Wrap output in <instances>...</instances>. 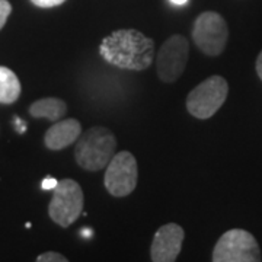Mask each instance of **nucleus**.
<instances>
[{
    "label": "nucleus",
    "mask_w": 262,
    "mask_h": 262,
    "mask_svg": "<svg viewBox=\"0 0 262 262\" xmlns=\"http://www.w3.org/2000/svg\"><path fill=\"white\" fill-rule=\"evenodd\" d=\"M255 67H256V73H258L259 79L262 80V51L259 53L258 58H256V64H255Z\"/></svg>",
    "instance_id": "f3484780"
},
{
    "label": "nucleus",
    "mask_w": 262,
    "mask_h": 262,
    "mask_svg": "<svg viewBox=\"0 0 262 262\" xmlns=\"http://www.w3.org/2000/svg\"><path fill=\"white\" fill-rule=\"evenodd\" d=\"M10 13H12V5L8 0H0V29L8 22Z\"/></svg>",
    "instance_id": "4468645a"
},
{
    "label": "nucleus",
    "mask_w": 262,
    "mask_h": 262,
    "mask_svg": "<svg viewBox=\"0 0 262 262\" xmlns=\"http://www.w3.org/2000/svg\"><path fill=\"white\" fill-rule=\"evenodd\" d=\"M32 5H35L38 8H42V9H50V8H56L63 5L66 0H31Z\"/></svg>",
    "instance_id": "2eb2a0df"
},
{
    "label": "nucleus",
    "mask_w": 262,
    "mask_h": 262,
    "mask_svg": "<svg viewBox=\"0 0 262 262\" xmlns=\"http://www.w3.org/2000/svg\"><path fill=\"white\" fill-rule=\"evenodd\" d=\"M192 39L198 50L206 56H220L229 39V28L225 18L213 10L203 12L194 22Z\"/></svg>",
    "instance_id": "423d86ee"
},
{
    "label": "nucleus",
    "mask_w": 262,
    "mask_h": 262,
    "mask_svg": "<svg viewBox=\"0 0 262 262\" xmlns=\"http://www.w3.org/2000/svg\"><path fill=\"white\" fill-rule=\"evenodd\" d=\"M20 91L22 88L18 76L8 67L0 66V103L10 105L16 102L20 96Z\"/></svg>",
    "instance_id": "f8f14e48"
},
{
    "label": "nucleus",
    "mask_w": 262,
    "mask_h": 262,
    "mask_svg": "<svg viewBox=\"0 0 262 262\" xmlns=\"http://www.w3.org/2000/svg\"><path fill=\"white\" fill-rule=\"evenodd\" d=\"M67 113V103L60 98H42L29 106V114L34 118H46L48 121L56 122L61 120Z\"/></svg>",
    "instance_id": "9b49d317"
},
{
    "label": "nucleus",
    "mask_w": 262,
    "mask_h": 262,
    "mask_svg": "<svg viewBox=\"0 0 262 262\" xmlns=\"http://www.w3.org/2000/svg\"><path fill=\"white\" fill-rule=\"evenodd\" d=\"M83 191L73 179H61L53 189L48 214L56 225L69 227L75 223L83 210Z\"/></svg>",
    "instance_id": "39448f33"
},
{
    "label": "nucleus",
    "mask_w": 262,
    "mask_h": 262,
    "mask_svg": "<svg viewBox=\"0 0 262 262\" xmlns=\"http://www.w3.org/2000/svg\"><path fill=\"white\" fill-rule=\"evenodd\" d=\"M37 262H67V258L58 252H44L37 256Z\"/></svg>",
    "instance_id": "ddd939ff"
},
{
    "label": "nucleus",
    "mask_w": 262,
    "mask_h": 262,
    "mask_svg": "<svg viewBox=\"0 0 262 262\" xmlns=\"http://www.w3.org/2000/svg\"><path fill=\"white\" fill-rule=\"evenodd\" d=\"M213 262H259L261 249L252 233L232 229L222 234L213 249Z\"/></svg>",
    "instance_id": "20e7f679"
},
{
    "label": "nucleus",
    "mask_w": 262,
    "mask_h": 262,
    "mask_svg": "<svg viewBox=\"0 0 262 262\" xmlns=\"http://www.w3.org/2000/svg\"><path fill=\"white\" fill-rule=\"evenodd\" d=\"M82 134V125L75 118L58 120L46 133L44 144L48 150L58 151L77 141Z\"/></svg>",
    "instance_id": "9d476101"
},
{
    "label": "nucleus",
    "mask_w": 262,
    "mask_h": 262,
    "mask_svg": "<svg viewBox=\"0 0 262 262\" xmlns=\"http://www.w3.org/2000/svg\"><path fill=\"white\" fill-rule=\"evenodd\" d=\"M189 44L184 35L169 37L160 47L156 57V72L162 82L173 83L182 76L188 63Z\"/></svg>",
    "instance_id": "6e6552de"
},
{
    "label": "nucleus",
    "mask_w": 262,
    "mask_h": 262,
    "mask_svg": "<svg viewBox=\"0 0 262 262\" xmlns=\"http://www.w3.org/2000/svg\"><path fill=\"white\" fill-rule=\"evenodd\" d=\"M173 5H178V6H182V5H185L188 0H170Z\"/></svg>",
    "instance_id": "6ab92c4d"
},
{
    "label": "nucleus",
    "mask_w": 262,
    "mask_h": 262,
    "mask_svg": "<svg viewBox=\"0 0 262 262\" xmlns=\"http://www.w3.org/2000/svg\"><path fill=\"white\" fill-rule=\"evenodd\" d=\"M117 150V139L106 127H92L80 134L76 141V163L88 172L106 168Z\"/></svg>",
    "instance_id": "f03ea898"
},
{
    "label": "nucleus",
    "mask_w": 262,
    "mask_h": 262,
    "mask_svg": "<svg viewBox=\"0 0 262 262\" xmlns=\"http://www.w3.org/2000/svg\"><path fill=\"white\" fill-rule=\"evenodd\" d=\"M99 54L118 69L143 72L153 63L155 41L137 29H118L103 38Z\"/></svg>",
    "instance_id": "f257e3e1"
},
{
    "label": "nucleus",
    "mask_w": 262,
    "mask_h": 262,
    "mask_svg": "<svg viewBox=\"0 0 262 262\" xmlns=\"http://www.w3.org/2000/svg\"><path fill=\"white\" fill-rule=\"evenodd\" d=\"M57 184H58V181L54 178H46L42 181V184H41V187L42 189H54L57 187Z\"/></svg>",
    "instance_id": "dca6fc26"
},
{
    "label": "nucleus",
    "mask_w": 262,
    "mask_h": 262,
    "mask_svg": "<svg viewBox=\"0 0 262 262\" xmlns=\"http://www.w3.org/2000/svg\"><path fill=\"white\" fill-rule=\"evenodd\" d=\"M229 83L222 76H211L196 84L187 96L188 113L198 120H208L226 102Z\"/></svg>",
    "instance_id": "7ed1b4c3"
},
{
    "label": "nucleus",
    "mask_w": 262,
    "mask_h": 262,
    "mask_svg": "<svg viewBox=\"0 0 262 262\" xmlns=\"http://www.w3.org/2000/svg\"><path fill=\"white\" fill-rule=\"evenodd\" d=\"M185 232L177 223H168L158 229L150 246V259L153 262L177 261L182 249Z\"/></svg>",
    "instance_id": "1a4fd4ad"
},
{
    "label": "nucleus",
    "mask_w": 262,
    "mask_h": 262,
    "mask_svg": "<svg viewBox=\"0 0 262 262\" xmlns=\"http://www.w3.org/2000/svg\"><path fill=\"white\" fill-rule=\"evenodd\" d=\"M15 125H16L18 133H25V122L20 121L19 118H15Z\"/></svg>",
    "instance_id": "a211bd4d"
},
{
    "label": "nucleus",
    "mask_w": 262,
    "mask_h": 262,
    "mask_svg": "<svg viewBox=\"0 0 262 262\" xmlns=\"http://www.w3.org/2000/svg\"><path fill=\"white\" fill-rule=\"evenodd\" d=\"M139 168L134 155L124 150L114 155L111 162L105 168L103 185L115 198L130 195L137 187Z\"/></svg>",
    "instance_id": "0eeeda50"
}]
</instances>
